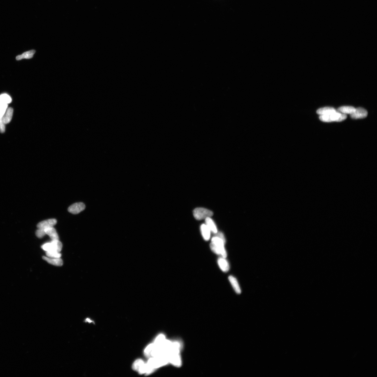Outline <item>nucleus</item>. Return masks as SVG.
Wrapping results in <instances>:
<instances>
[{
  "instance_id": "a211bd4d",
  "label": "nucleus",
  "mask_w": 377,
  "mask_h": 377,
  "mask_svg": "<svg viewBox=\"0 0 377 377\" xmlns=\"http://www.w3.org/2000/svg\"><path fill=\"white\" fill-rule=\"evenodd\" d=\"M145 363V362L143 360L140 359H138L135 361L132 364V369L138 372L140 368Z\"/></svg>"
},
{
  "instance_id": "4468645a",
  "label": "nucleus",
  "mask_w": 377,
  "mask_h": 377,
  "mask_svg": "<svg viewBox=\"0 0 377 377\" xmlns=\"http://www.w3.org/2000/svg\"><path fill=\"white\" fill-rule=\"evenodd\" d=\"M229 279L235 292L238 294H240L241 290L237 279L232 276H229Z\"/></svg>"
},
{
  "instance_id": "f8f14e48",
  "label": "nucleus",
  "mask_w": 377,
  "mask_h": 377,
  "mask_svg": "<svg viewBox=\"0 0 377 377\" xmlns=\"http://www.w3.org/2000/svg\"><path fill=\"white\" fill-rule=\"evenodd\" d=\"M46 235L49 236L52 240H59V237L56 230L53 227L45 229Z\"/></svg>"
},
{
  "instance_id": "0eeeda50",
  "label": "nucleus",
  "mask_w": 377,
  "mask_h": 377,
  "mask_svg": "<svg viewBox=\"0 0 377 377\" xmlns=\"http://www.w3.org/2000/svg\"><path fill=\"white\" fill-rule=\"evenodd\" d=\"M57 223V221L56 219H49L41 221V222L37 224V227L38 229H46L49 228V227H53L54 226L56 225Z\"/></svg>"
},
{
  "instance_id": "2eb2a0df",
  "label": "nucleus",
  "mask_w": 377,
  "mask_h": 377,
  "mask_svg": "<svg viewBox=\"0 0 377 377\" xmlns=\"http://www.w3.org/2000/svg\"><path fill=\"white\" fill-rule=\"evenodd\" d=\"M356 108L352 106H344L338 108L337 111L345 114H351L355 111Z\"/></svg>"
},
{
  "instance_id": "4be33fe9",
  "label": "nucleus",
  "mask_w": 377,
  "mask_h": 377,
  "mask_svg": "<svg viewBox=\"0 0 377 377\" xmlns=\"http://www.w3.org/2000/svg\"><path fill=\"white\" fill-rule=\"evenodd\" d=\"M166 339L165 335L163 333L160 334L158 335L155 339L153 343L156 346L159 345L162 342Z\"/></svg>"
},
{
  "instance_id": "6e6552de",
  "label": "nucleus",
  "mask_w": 377,
  "mask_h": 377,
  "mask_svg": "<svg viewBox=\"0 0 377 377\" xmlns=\"http://www.w3.org/2000/svg\"><path fill=\"white\" fill-rule=\"evenodd\" d=\"M13 113V109L12 108L7 109L4 115L2 117L3 122L5 125L9 123L12 120Z\"/></svg>"
},
{
  "instance_id": "6ab92c4d",
  "label": "nucleus",
  "mask_w": 377,
  "mask_h": 377,
  "mask_svg": "<svg viewBox=\"0 0 377 377\" xmlns=\"http://www.w3.org/2000/svg\"><path fill=\"white\" fill-rule=\"evenodd\" d=\"M154 347L155 345L153 343L149 344L145 348L144 351V355L146 357L149 358L151 357L152 353Z\"/></svg>"
},
{
  "instance_id": "f257e3e1",
  "label": "nucleus",
  "mask_w": 377,
  "mask_h": 377,
  "mask_svg": "<svg viewBox=\"0 0 377 377\" xmlns=\"http://www.w3.org/2000/svg\"><path fill=\"white\" fill-rule=\"evenodd\" d=\"M214 237L211 240L210 244V247L213 252L215 254L220 255L222 257L226 258L227 253L224 247V244L226 243L225 237L221 232H218Z\"/></svg>"
},
{
  "instance_id": "423d86ee",
  "label": "nucleus",
  "mask_w": 377,
  "mask_h": 377,
  "mask_svg": "<svg viewBox=\"0 0 377 377\" xmlns=\"http://www.w3.org/2000/svg\"><path fill=\"white\" fill-rule=\"evenodd\" d=\"M368 115L367 111L365 109L358 108L356 109L353 113L351 114V117L353 119H361L366 117Z\"/></svg>"
},
{
  "instance_id": "39448f33",
  "label": "nucleus",
  "mask_w": 377,
  "mask_h": 377,
  "mask_svg": "<svg viewBox=\"0 0 377 377\" xmlns=\"http://www.w3.org/2000/svg\"><path fill=\"white\" fill-rule=\"evenodd\" d=\"M86 206L82 203L79 202L74 203L69 207L68 211L72 214H77L84 210Z\"/></svg>"
},
{
  "instance_id": "aec40b11",
  "label": "nucleus",
  "mask_w": 377,
  "mask_h": 377,
  "mask_svg": "<svg viewBox=\"0 0 377 377\" xmlns=\"http://www.w3.org/2000/svg\"><path fill=\"white\" fill-rule=\"evenodd\" d=\"M11 102H12V99L8 95L4 94L0 96V102L8 104Z\"/></svg>"
},
{
  "instance_id": "393cba45",
  "label": "nucleus",
  "mask_w": 377,
  "mask_h": 377,
  "mask_svg": "<svg viewBox=\"0 0 377 377\" xmlns=\"http://www.w3.org/2000/svg\"><path fill=\"white\" fill-rule=\"evenodd\" d=\"M5 131V124L3 122L2 118H0V132L3 133Z\"/></svg>"
},
{
  "instance_id": "412c9836",
  "label": "nucleus",
  "mask_w": 377,
  "mask_h": 377,
  "mask_svg": "<svg viewBox=\"0 0 377 377\" xmlns=\"http://www.w3.org/2000/svg\"><path fill=\"white\" fill-rule=\"evenodd\" d=\"M47 257L50 258H59L61 257V254L57 251L46 252Z\"/></svg>"
},
{
  "instance_id": "f3484780",
  "label": "nucleus",
  "mask_w": 377,
  "mask_h": 377,
  "mask_svg": "<svg viewBox=\"0 0 377 377\" xmlns=\"http://www.w3.org/2000/svg\"><path fill=\"white\" fill-rule=\"evenodd\" d=\"M336 111H337L336 109L332 107H326L318 109L317 111V113L320 115H327Z\"/></svg>"
},
{
  "instance_id": "5701e85b",
  "label": "nucleus",
  "mask_w": 377,
  "mask_h": 377,
  "mask_svg": "<svg viewBox=\"0 0 377 377\" xmlns=\"http://www.w3.org/2000/svg\"><path fill=\"white\" fill-rule=\"evenodd\" d=\"M8 107V104L0 102V118H2L5 114Z\"/></svg>"
},
{
  "instance_id": "dca6fc26",
  "label": "nucleus",
  "mask_w": 377,
  "mask_h": 377,
  "mask_svg": "<svg viewBox=\"0 0 377 377\" xmlns=\"http://www.w3.org/2000/svg\"><path fill=\"white\" fill-rule=\"evenodd\" d=\"M35 53V51L34 50L26 52L21 55L17 56L16 59L17 60H21L24 59H30L32 58Z\"/></svg>"
},
{
  "instance_id": "9b49d317",
  "label": "nucleus",
  "mask_w": 377,
  "mask_h": 377,
  "mask_svg": "<svg viewBox=\"0 0 377 377\" xmlns=\"http://www.w3.org/2000/svg\"><path fill=\"white\" fill-rule=\"evenodd\" d=\"M200 230L204 239L206 241H208L210 238V230L205 224H203L200 226Z\"/></svg>"
},
{
  "instance_id": "ddd939ff",
  "label": "nucleus",
  "mask_w": 377,
  "mask_h": 377,
  "mask_svg": "<svg viewBox=\"0 0 377 377\" xmlns=\"http://www.w3.org/2000/svg\"><path fill=\"white\" fill-rule=\"evenodd\" d=\"M205 224L208 227L211 232L214 234H216L218 232L217 228L214 221L210 217H208L205 219Z\"/></svg>"
},
{
  "instance_id": "1a4fd4ad",
  "label": "nucleus",
  "mask_w": 377,
  "mask_h": 377,
  "mask_svg": "<svg viewBox=\"0 0 377 377\" xmlns=\"http://www.w3.org/2000/svg\"><path fill=\"white\" fill-rule=\"evenodd\" d=\"M43 259L47 262L56 266H62L63 265V261L61 258H50L43 257Z\"/></svg>"
},
{
  "instance_id": "a878e982",
  "label": "nucleus",
  "mask_w": 377,
  "mask_h": 377,
  "mask_svg": "<svg viewBox=\"0 0 377 377\" xmlns=\"http://www.w3.org/2000/svg\"><path fill=\"white\" fill-rule=\"evenodd\" d=\"M85 322H89V323H92H92H93V321L91 320L90 319H89V318H86L85 319Z\"/></svg>"
},
{
  "instance_id": "7ed1b4c3",
  "label": "nucleus",
  "mask_w": 377,
  "mask_h": 377,
  "mask_svg": "<svg viewBox=\"0 0 377 377\" xmlns=\"http://www.w3.org/2000/svg\"><path fill=\"white\" fill-rule=\"evenodd\" d=\"M195 218L197 220L205 219L208 217H211L213 215V212L208 209L204 208H197L193 211Z\"/></svg>"
},
{
  "instance_id": "b1692460",
  "label": "nucleus",
  "mask_w": 377,
  "mask_h": 377,
  "mask_svg": "<svg viewBox=\"0 0 377 377\" xmlns=\"http://www.w3.org/2000/svg\"><path fill=\"white\" fill-rule=\"evenodd\" d=\"M36 235L37 237L39 238H41L44 237V236L46 235L45 231V229H38L37 230L36 232Z\"/></svg>"
},
{
  "instance_id": "f03ea898",
  "label": "nucleus",
  "mask_w": 377,
  "mask_h": 377,
  "mask_svg": "<svg viewBox=\"0 0 377 377\" xmlns=\"http://www.w3.org/2000/svg\"><path fill=\"white\" fill-rule=\"evenodd\" d=\"M346 118V114L339 113L337 111L327 115H322L319 117V119L322 121L326 122H340L345 120Z\"/></svg>"
},
{
  "instance_id": "20e7f679",
  "label": "nucleus",
  "mask_w": 377,
  "mask_h": 377,
  "mask_svg": "<svg viewBox=\"0 0 377 377\" xmlns=\"http://www.w3.org/2000/svg\"><path fill=\"white\" fill-rule=\"evenodd\" d=\"M62 244L59 240H52L50 242L45 243L41 246L42 248L46 252L57 251L60 252L62 248Z\"/></svg>"
},
{
  "instance_id": "9d476101",
  "label": "nucleus",
  "mask_w": 377,
  "mask_h": 377,
  "mask_svg": "<svg viewBox=\"0 0 377 377\" xmlns=\"http://www.w3.org/2000/svg\"><path fill=\"white\" fill-rule=\"evenodd\" d=\"M226 258L221 257L218 259V262L220 269L224 272H227L229 269V263Z\"/></svg>"
}]
</instances>
